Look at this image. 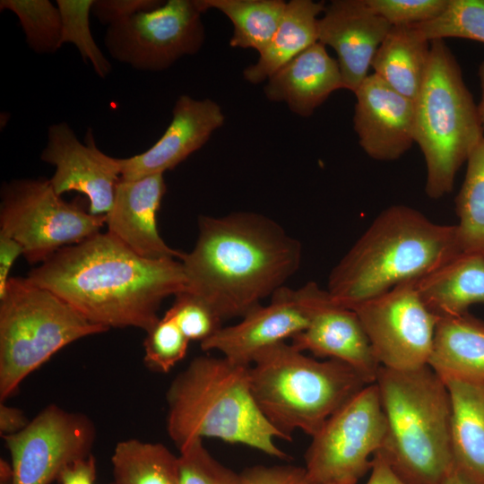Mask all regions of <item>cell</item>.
Instances as JSON below:
<instances>
[{
	"mask_svg": "<svg viewBox=\"0 0 484 484\" xmlns=\"http://www.w3.org/2000/svg\"><path fill=\"white\" fill-rule=\"evenodd\" d=\"M428 365L443 381L484 383V322L469 312L438 318Z\"/></svg>",
	"mask_w": 484,
	"mask_h": 484,
	"instance_id": "603a6c76",
	"label": "cell"
},
{
	"mask_svg": "<svg viewBox=\"0 0 484 484\" xmlns=\"http://www.w3.org/2000/svg\"><path fill=\"white\" fill-rule=\"evenodd\" d=\"M178 449L177 484H241L240 473L213 458L203 439H193Z\"/></svg>",
	"mask_w": 484,
	"mask_h": 484,
	"instance_id": "d6a6232c",
	"label": "cell"
},
{
	"mask_svg": "<svg viewBox=\"0 0 484 484\" xmlns=\"http://www.w3.org/2000/svg\"><path fill=\"white\" fill-rule=\"evenodd\" d=\"M324 2L291 0L286 4L281 21L257 62L243 71L250 83L268 80L282 66L318 42V15L324 13Z\"/></svg>",
	"mask_w": 484,
	"mask_h": 484,
	"instance_id": "d4e9b609",
	"label": "cell"
},
{
	"mask_svg": "<svg viewBox=\"0 0 484 484\" xmlns=\"http://www.w3.org/2000/svg\"><path fill=\"white\" fill-rule=\"evenodd\" d=\"M442 484H466L454 473H452Z\"/></svg>",
	"mask_w": 484,
	"mask_h": 484,
	"instance_id": "f6af8a7d",
	"label": "cell"
},
{
	"mask_svg": "<svg viewBox=\"0 0 484 484\" xmlns=\"http://www.w3.org/2000/svg\"><path fill=\"white\" fill-rule=\"evenodd\" d=\"M374 13L391 26L415 25L437 17L448 0H365Z\"/></svg>",
	"mask_w": 484,
	"mask_h": 484,
	"instance_id": "d590c367",
	"label": "cell"
},
{
	"mask_svg": "<svg viewBox=\"0 0 484 484\" xmlns=\"http://www.w3.org/2000/svg\"><path fill=\"white\" fill-rule=\"evenodd\" d=\"M371 474L367 484H406L393 471L383 454L377 451L372 458Z\"/></svg>",
	"mask_w": 484,
	"mask_h": 484,
	"instance_id": "b9f144b4",
	"label": "cell"
},
{
	"mask_svg": "<svg viewBox=\"0 0 484 484\" xmlns=\"http://www.w3.org/2000/svg\"><path fill=\"white\" fill-rule=\"evenodd\" d=\"M111 463L115 484H177V456L160 443L120 441Z\"/></svg>",
	"mask_w": 484,
	"mask_h": 484,
	"instance_id": "83f0119b",
	"label": "cell"
},
{
	"mask_svg": "<svg viewBox=\"0 0 484 484\" xmlns=\"http://www.w3.org/2000/svg\"><path fill=\"white\" fill-rule=\"evenodd\" d=\"M106 215L67 203L49 179L23 178L1 189L0 233L15 239L30 264H42L58 250L99 233Z\"/></svg>",
	"mask_w": 484,
	"mask_h": 484,
	"instance_id": "9c48e42d",
	"label": "cell"
},
{
	"mask_svg": "<svg viewBox=\"0 0 484 484\" xmlns=\"http://www.w3.org/2000/svg\"><path fill=\"white\" fill-rule=\"evenodd\" d=\"M96 429L84 414L50 404L20 432L3 436L11 456L12 484H50L71 462L89 456Z\"/></svg>",
	"mask_w": 484,
	"mask_h": 484,
	"instance_id": "4fadbf2b",
	"label": "cell"
},
{
	"mask_svg": "<svg viewBox=\"0 0 484 484\" xmlns=\"http://www.w3.org/2000/svg\"><path fill=\"white\" fill-rule=\"evenodd\" d=\"M386 435L376 385H366L336 411L312 436L306 454L307 484L358 481L371 469Z\"/></svg>",
	"mask_w": 484,
	"mask_h": 484,
	"instance_id": "30bf717a",
	"label": "cell"
},
{
	"mask_svg": "<svg viewBox=\"0 0 484 484\" xmlns=\"http://www.w3.org/2000/svg\"><path fill=\"white\" fill-rule=\"evenodd\" d=\"M419 294L438 318L464 314L484 304V256L461 254L416 281Z\"/></svg>",
	"mask_w": 484,
	"mask_h": 484,
	"instance_id": "cb8c5ba5",
	"label": "cell"
},
{
	"mask_svg": "<svg viewBox=\"0 0 484 484\" xmlns=\"http://www.w3.org/2000/svg\"><path fill=\"white\" fill-rule=\"evenodd\" d=\"M96 472L95 459L90 454L65 467L57 480L60 484H94Z\"/></svg>",
	"mask_w": 484,
	"mask_h": 484,
	"instance_id": "f35d334b",
	"label": "cell"
},
{
	"mask_svg": "<svg viewBox=\"0 0 484 484\" xmlns=\"http://www.w3.org/2000/svg\"><path fill=\"white\" fill-rule=\"evenodd\" d=\"M241 484H307L306 470L293 465H256L245 469Z\"/></svg>",
	"mask_w": 484,
	"mask_h": 484,
	"instance_id": "74e56055",
	"label": "cell"
},
{
	"mask_svg": "<svg viewBox=\"0 0 484 484\" xmlns=\"http://www.w3.org/2000/svg\"><path fill=\"white\" fill-rule=\"evenodd\" d=\"M146 333L143 359L151 369L168 373L185 358L190 341L166 314Z\"/></svg>",
	"mask_w": 484,
	"mask_h": 484,
	"instance_id": "836d02e7",
	"label": "cell"
},
{
	"mask_svg": "<svg viewBox=\"0 0 484 484\" xmlns=\"http://www.w3.org/2000/svg\"><path fill=\"white\" fill-rule=\"evenodd\" d=\"M29 422L22 410L6 405L4 402L0 403V434L2 437L20 432Z\"/></svg>",
	"mask_w": 484,
	"mask_h": 484,
	"instance_id": "60d3db41",
	"label": "cell"
},
{
	"mask_svg": "<svg viewBox=\"0 0 484 484\" xmlns=\"http://www.w3.org/2000/svg\"><path fill=\"white\" fill-rule=\"evenodd\" d=\"M94 0H57L62 19L61 45L71 43L84 63H90L95 73L106 78L112 65L96 44L90 29V13Z\"/></svg>",
	"mask_w": 484,
	"mask_h": 484,
	"instance_id": "4dcf8cb0",
	"label": "cell"
},
{
	"mask_svg": "<svg viewBox=\"0 0 484 484\" xmlns=\"http://www.w3.org/2000/svg\"><path fill=\"white\" fill-rule=\"evenodd\" d=\"M478 76L480 80V85L481 90V97L480 101L477 105L478 108V113L480 117V120L481 123V126L484 133V61L481 62L480 65L479 70H478Z\"/></svg>",
	"mask_w": 484,
	"mask_h": 484,
	"instance_id": "7bdbcfd3",
	"label": "cell"
},
{
	"mask_svg": "<svg viewBox=\"0 0 484 484\" xmlns=\"http://www.w3.org/2000/svg\"><path fill=\"white\" fill-rule=\"evenodd\" d=\"M110 484H115V483L112 482V483H110Z\"/></svg>",
	"mask_w": 484,
	"mask_h": 484,
	"instance_id": "7dc6e473",
	"label": "cell"
},
{
	"mask_svg": "<svg viewBox=\"0 0 484 484\" xmlns=\"http://www.w3.org/2000/svg\"><path fill=\"white\" fill-rule=\"evenodd\" d=\"M250 367V366H249ZM249 367L221 357L200 356L171 382L167 393V431L180 448L213 437L286 459L275 438L284 439L253 396Z\"/></svg>",
	"mask_w": 484,
	"mask_h": 484,
	"instance_id": "277c9868",
	"label": "cell"
},
{
	"mask_svg": "<svg viewBox=\"0 0 484 484\" xmlns=\"http://www.w3.org/2000/svg\"><path fill=\"white\" fill-rule=\"evenodd\" d=\"M340 89L345 88L339 64L316 42L273 73L264 91L269 100L307 117Z\"/></svg>",
	"mask_w": 484,
	"mask_h": 484,
	"instance_id": "44dd1931",
	"label": "cell"
},
{
	"mask_svg": "<svg viewBox=\"0 0 484 484\" xmlns=\"http://www.w3.org/2000/svg\"><path fill=\"white\" fill-rule=\"evenodd\" d=\"M22 254V246L15 239L0 233V298L5 293L12 266Z\"/></svg>",
	"mask_w": 484,
	"mask_h": 484,
	"instance_id": "ab89813d",
	"label": "cell"
},
{
	"mask_svg": "<svg viewBox=\"0 0 484 484\" xmlns=\"http://www.w3.org/2000/svg\"><path fill=\"white\" fill-rule=\"evenodd\" d=\"M165 193L163 174L120 179L106 215L107 232L143 258L180 260L184 253L169 246L157 228V212Z\"/></svg>",
	"mask_w": 484,
	"mask_h": 484,
	"instance_id": "ffe728a7",
	"label": "cell"
},
{
	"mask_svg": "<svg viewBox=\"0 0 484 484\" xmlns=\"http://www.w3.org/2000/svg\"><path fill=\"white\" fill-rule=\"evenodd\" d=\"M379 364L394 370L428 365L438 317L407 281L354 307Z\"/></svg>",
	"mask_w": 484,
	"mask_h": 484,
	"instance_id": "7c38bea8",
	"label": "cell"
},
{
	"mask_svg": "<svg viewBox=\"0 0 484 484\" xmlns=\"http://www.w3.org/2000/svg\"><path fill=\"white\" fill-rule=\"evenodd\" d=\"M444 382L451 401L454 473L466 484H484V383Z\"/></svg>",
	"mask_w": 484,
	"mask_h": 484,
	"instance_id": "7402d4cb",
	"label": "cell"
},
{
	"mask_svg": "<svg viewBox=\"0 0 484 484\" xmlns=\"http://www.w3.org/2000/svg\"><path fill=\"white\" fill-rule=\"evenodd\" d=\"M8 10L19 20L29 48L39 55L56 53L61 47L62 19L49 0H1L0 11Z\"/></svg>",
	"mask_w": 484,
	"mask_h": 484,
	"instance_id": "f546056e",
	"label": "cell"
},
{
	"mask_svg": "<svg viewBox=\"0 0 484 484\" xmlns=\"http://www.w3.org/2000/svg\"><path fill=\"white\" fill-rule=\"evenodd\" d=\"M456 225H443L410 206L382 211L332 270L327 292L352 308L460 255Z\"/></svg>",
	"mask_w": 484,
	"mask_h": 484,
	"instance_id": "3957f363",
	"label": "cell"
},
{
	"mask_svg": "<svg viewBox=\"0 0 484 484\" xmlns=\"http://www.w3.org/2000/svg\"><path fill=\"white\" fill-rule=\"evenodd\" d=\"M354 94V129L362 150L376 160L401 158L415 143L414 101L374 73Z\"/></svg>",
	"mask_w": 484,
	"mask_h": 484,
	"instance_id": "e0dca14e",
	"label": "cell"
},
{
	"mask_svg": "<svg viewBox=\"0 0 484 484\" xmlns=\"http://www.w3.org/2000/svg\"><path fill=\"white\" fill-rule=\"evenodd\" d=\"M414 138L425 159V192L431 199L453 190L457 171L484 138L477 105L444 39L430 41L428 64L414 100Z\"/></svg>",
	"mask_w": 484,
	"mask_h": 484,
	"instance_id": "52a82bcc",
	"label": "cell"
},
{
	"mask_svg": "<svg viewBox=\"0 0 484 484\" xmlns=\"http://www.w3.org/2000/svg\"><path fill=\"white\" fill-rule=\"evenodd\" d=\"M297 290L308 311L309 324L290 339V344L316 357L340 360L367 385L374 384L381 365L355 311L333 302L315 282Z\"/></svg>",
	"mask_w": 484,
	"mask_h": 484,
	"instance_id": "9a60e30c",
	"label": "cell"
},
{
	"mask_svg": "<svg viewBox=\"0 0 484 484\" xmlns=\"http://www.w3.org/2000/svg\"><path fill=\"white\" fill-rule=\"evenodd\" d=\"M466 162L464 180L455 198L457 235L462 253L484 256V138Z\"/></svg>",
	"mask_w": 484,
	"mask_h": 484,
	"instance_id": "f1b7e54d",
	"label": "cell"
},
{
	"mask_svg": "<svg viewBox=\"0 0 484 484\" xmlns=\"http://www.w3.org/2000/svg\"><path fill=\"white\" fill-rule=\"evenodd\" d=\"M202 13L216 9L232 22V48H253L260 54L270 43L285 11L282 0H194Z\"/></svg>",
	"mask_w": 484,
	"mask_h": 484,
	"instance_id": "4316f807",
	"label": "cell"
},
{
	"mask_svg": "<svg viewBox=\"0 0 484 484\" xmlns=\"http://www.w3.org/2000/svg\"><path fill=\"white\" fill-rule=\"evenodd\" d=\"M308 324L309 314L298 290L282 287L272 295L268 305L260 304L239 323L221 327L202 341L201 348L217 350L229 360L249 367L260 352L293 338Z\"/></svg>",
	"mask_w": 484,
	"mask_h": 484,
	"instance_id": "2e32d148",
	"label": "cell"
},
{
	"mask_svg": "<svg viewBox=\"0 0 484 484\" xmlns=\"http://www.w3.org/2000/svg\"><path fill=\"white\" fill-rule=\"evenodd\" d=\"M358 481L353 480H340V481H333L327 484H356Z\"/></svg>",
	"mask_w": 484,
	"mask_h": 484,
	"instance_id": "bcb514c9",
	"label": "cell"
},
{
	"mask_svg": "<svg viewBox=\"0 0 484 484\" xmlns=\"http://www.w3.org/2000/svg\"><path fill=\"white\" fill-rule=\"evenodd\" d=\"M415 26L428 41L460 38L484 43V0H448L437 17Z\"/></svg>",
	"mask_w": 484,
	"mask_h": 484,
	"instance_id": "1f68e13d",
	"label": "cell"
},
{
	"mask_svg": "<svg viewBox=\"0 0 484 484\" xmlns=\"http://www.w3.org/2000/svg\"><path fill=\"white\" fill-rule=\"evenodd\" d=\"M189 341L201 342L212 336L221 326V318L200 297L183 290L175 296L166 311Z\"/></svg>",
	"mask_w": 484,
	"mask_h": 484,
	"instance_id": "e575fe53",
	"label": "cell"
},
{
	"mask_svg": "<svg viewBox=\"0 0 484 484\" xmlns=\"http://www.w3.org/2000/svg\"><path fill=\"white\" fill-rule=\"evenodd\" d=\"M302 249L274 220L255 212L200 216L198 238L180 259L186 290L221 318L244 316L298 270Z\"/></svg>",
	"mask_w": 484,
	"mask_h": 484,
	"instance_id": "7a4b0ae2",
	"label": "cell"
},
{
	"mask_svg": "<svg viewBox=\"0 0 484 484\" xmlns=\"http://www.w3.org/2000/svg\"><path fill=\"white\" fill-rule=\"evenodd\" d=\"M318 22V42L337 54L344 88L355 92L368 76L374 56L392 26L365 0H334Z\"/></svg>",
	"mask_w": 484,
	"mask_h": 484,
	"instance_id": "ac0fdd59",
	"label": "cell"
},
{
	"mask_svg": "<svg viewBox=\"0 0 484 484\" xmlns=\"http://www.w3.org/2000/svg\"><path fill=\"white\" fill-rule=\"evenodd\" d=\"M40 159L56 168L49 182L57 194L71 191L83 194L90 213L108 214L121 179L120 161L98 148L91 128L82 143L67 123L52 124Z\"/></svg>",
	"mask_w": 484,
	"mask_h": 484,
	"instance_id": "5bb4252c",
	"label": "cell"
},
{
	"mask_svg": "<svg viewBox=\"0 0 484 484\" xmlns=\"http://www.w3.org/2000/svg\"><path fill=\"white\" fill-rule=\"evenodd\" d=\"M224 120L222 109L215 101L179 96L161 137L147 151L119 159L121 179L134 180L173 169L202 148Z\"/></svg>",
	"mask_w": 484,
	"mask_h": 484,
	"instance_id": "d6986e66",
	"label": "cell"
},
{
	"mask_svg": "<svg viewBox=\"0 0 484 484\" xmlns=\"http://www.w3.org/2000/svg\"><path fill=\"white\" fill-rule=\"evenodd\" d=\"M253 396L284 440L299 429L315 436L367 384L349 365L319 361L285 341L260 352L249 367Z\"/></svg>",
	"mask_w": 484,
	"mask_h": 484,
	"instance_id": "8992f818",
	"label": "cell"
},
{
	"mask_svg": "<svg viewBox=\"0 0 484 484\" xmlns=\"http://www.w3.org/2000/svg\"><path fill=\"white\" fill-rule=\"evenodd\" d=\"M375 384L386 420L379 452L406 484H442L454 473L445 382L428 365L413 370L381 366Z\"/></svg>",
	"mask_w": 484,
	"mask_h": 484,
	"instance_id": "5b68a950",
	"label": "cell"
},
{
	"mask_svg": "<svg viewBox=\"0 0 484 484\" xmlns=\"http://www.w3.org/2000/svg\"><path fill=\"white\" fill-rule=\"evenodd\" d=\"M27 278L108 330L148 332L162 301L186 287L180 260L143 258L108 232L58 250Z\"/></svg>",
	"mask_w": 484,
	"mask_h": 484,
	"instance_id": "6da1fadb",
	"label": "cell"
},
{
	"mask_svg": "<svg viewBox=\"0 0 484 484\" xmlns=\"http://www.w3.org/2000/svg\"><path fill=\"white\" fill-rule=\"evenodd\" d=\"M106 331L27 277L10 278L0 298V402L57 351Z\"/></svg>",
	"mask_w": 484,
	"mask_h": 484,
	"instance_id": "ba28073f",
	"label": "cell"
},
{
	"mask_svg": "<svg viewBox=\"0 0 484 484\" xmlns=\"http://www.w3.org/2000/svg\"><path fill=\"white\" fill-rule=\"evenodd\" d=\"M202 13L194 0H169L108 26L104 43L117 62L160 72L201 49L205 40Z\"/></svg>",
	"mask_w": 484,
	"mask_h": 484,
	"instance_id": "8fae6325",
	"label": "cell"
},
{
	"mask_svg": "<svg viewBox=\"0 0 484 484\" xmlns=\"http://www.w3.org/2000/svg\"><path fill=\"white\" fill-rule=\"evenodd\" d=\"M0 476L1 484H12L13 481V470L11 463L5 460H0Z\"/></svg>",
	"mask_w": 484,
	"mask_h": 484,
	"instance_id": "ee69618b",
	"label": "cell"
},
{
	"mask_svg": "<svg viewBox=\"0 0 484 484\" xmlns=\"http://www.w3.org/2000/svg\"><path fill=\"white\" fill-rule=\"evenodd\" d=\"M163 3L160 0H94L91 13L102 24L110 26L139 13L153 10Z\"/></svg>",
	"mask_w": 484,
	"mask_h": 484,
	"instance_id": "8d00e7d4",
	"label": "cell"
},
{
	"mask_svg": "<svg viewBox=\"0 0 484 484\" xmlns=\"http://www.w3.org/2000/svg\"><path fill=\"white\" fill-rule=\"evenodd\" d=\"M430 55V41L415 25L392 26L379 46L371 68L392 89L415 100Z\"/></svg>",
	"mask_w": 484,
	"mask_h": 484,
	"instance_id": "484cf974",
	"label": "cell"
}]
</instances>
